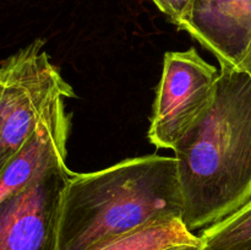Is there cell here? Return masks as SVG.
<instances>
[{
	"label": "cell",
	"mask_w": 251,
	"mask_h": 250,
	"mask_svg": "<svg viewBox=\"0 0 251 250\" xmlns=\"http://www.w3.org/2000/svg\"><path fill=\"white\" fill-rule=\"evenodd\" d=\"M185 29L220 66L242 60L251 41V0H194Z\"/></svg>",
	"instance_id": "6"
},
{
	"label": "cell",
	"mask_w": 251,
	"mask_h": 250,
	"mask_svg": "<svg viewBox=\"0 0 251 250\" xmlns=\"http://www.w3.org/2000/svg\"><path fill=\"white\" fill-rule=\"evenodd\" d=\"M218 78L220 70L195 48L164 54L149 130L150 141L158 149L173 150L208 109Z\"/></svg>",
	"instance_id": "4"
},
{
	"label": "cell",
	"mask_w": 251,
	"mask_h": 250,
	"mask_svg": "<svg viewBox=\"0 0 251 250\" xmlns=\"http://www.w3.org/2000/svg\"><path fill=\"white\" fill-rule=\"evenodd\" d=\"M181 213L174 156L132 157L97 172L73 173L63 196L59 250H88Z\"/></svg>",
	"instance_id": "2"
},
{
	"label": "cell",
	"mask_w": 251,
	"mask_h": 250,
	"mask_svg": "<svg viewBox=\"0 0 251 250\" xmlns=\"http://www.w3.org/2000/svg\"><path fill=\"white\" fill-rule=\"evenodd\" d=\"M199 237L212 250H251V199L225 220L201 230Z\"/></svg>",
	"instance_id": "9"
},
{
	"label": "cell",
	"mask_w": 251,
	"mask_h": 250,
	"mask_svg": "<svg viewBox=\"0 0 251 250\" xmlns=\"http://www.w3.org/2000/svg\"><path fill=\"white\" fill-rule=\"evenodd\" d=\"M73 172L55 164L0 202V250H59L61 205Z\"/></svg>",
	"instance_id": "5"
},
{
	"label": "cell",
	"mask_w": 251,
	"mask_h": 250,
	"mask_svg": "<svg viewBox=\"0 0 251 250\" xmlns=\"http://www.w3.org/2000/svg\"><path fill=\"white\" fill-rule=\"evenodd\" d=\"M36 39L0 65V174L59 98L75 97Z\"/></svg>",
	"instance_id": "3"
},
{
	"label": "cell",
	"mask_w": 251,
	"mask_h": 250,
	"mask_svg": "<svg viewBox=\"0 0 251 250\" xmlns=\"http://www.w3.org/2000/svg\"><path fill=\"white\" fill-rule=\"evenodd\" d=\"M183 244L203 243L199 235L186 228L181 217H174L150 223L88 250H162Z\"/></svg>",
	"instance_id": "8"
},
{
	"label": "cell",
	"mask_w": 251,
	"mask_h": 250,
	"mask_svg": "<svg viewBox=\"0 0 251 250\" xmlns=\"http://www.w3.org/2000/svg\"><path fill=\"white\" fill-rule=\"evenodd\" d=\"M237 69L244 71V73L248 74L249 77L251 78V41L249 46H248L247 50H245L244 55H243L242 60H240V63L238 64Z\"/></svg>",
	"instance_id": "11"
},
{
	"label": "cell",
	"mask_w": 251,
	"mask_h": 250,
	"mask_svg": "<svg viewBox=\"0 0 251 250\" xmlns=\"http://www.w3.org/2000/svg\"><path fill=\"white\" fill-rule=\"evenodd\" d=\"M181 220L190 232L221 222L251 199V78L221 66L208 109L173 149Z\"/></svg>",
	"instance_id": "1"
},
{
	"label": "cell",
	"mask_w": 251,
	"mask_h": 250,
	"mask_svg": "<svg viewBox=\"0 0 251 250\" xmlns=\"http://www.w3.org/2000/svg\"><path fill=\"white\" fill-rule=\"evenodd\" d=\"M203 244H183V245H173V247L166 248L162 250H201Z\"/></svg>",
	"instance_id": "12"
},
{
	"label": "cell",
	"mask_w": 251,
	"mask_h": 250,
	"mask_svg": "<svg viewBox=\"0 0 251 250\" xmlns=\"http://www.w3.org/2000/svg\"><path fill=\"white\" fill-rule=\"evenodd\" d=\"M201 250H212V249H210V248H207V247H205V245H203L202 249H201Z\"/></svg>",
	"instance_id": "13"
},
{
	"label": "cell",
	"mask_w": 251,
	"mask_h": 250,
	"mask_svg": "<svg viewBox=\"0 0 251 250\" xmlns=\"http://www.w3.org/2000/svg\"><path fill=\"white\" fill-rule=\"evenodd\" d=\"M69 130L70 115L66 112L65 98H59L0 174V202L48 168L65 163Z\"/></svg>",
	"instance_id": "7"
},
{
	"label": "cell",
	"mask_w": 251,
	"mask_h": 250,
	"mask_svg": "<svg viewBox=\"0 0 251 250\" xmlns=\"http://www.w3.org/2000/svg\"><path fill=\"white\" fill-rule=\"evenodd\" d=\"M179 28H183L190 16L194 0H152Z\"/></svg>",
	"instance_id": "10"
}]
</instances>
